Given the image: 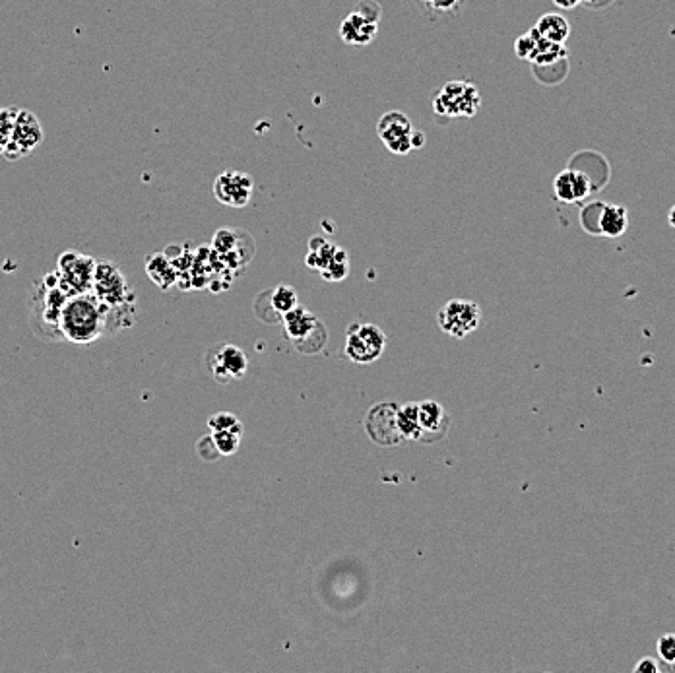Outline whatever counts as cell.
<instances>
[{
    "instance_id": "6da1fadb",
    "label": "cell",
    "mask_w": 675,
    "mask_h": 673,
    "mask_svg": "<svg viewBox=\"0 0 675 673\" xmlns=\"http://www.w3.org/2000/svg\"><path fill=\"white\" fill-rule=\"evenodd\" d=\"M61 332L70 344H94L105 336V305L92 291L68 297L61 313Z\"/></svg>"
},
{
    "instance_id": "7a4b0ae2",
    "label": "cell",
    "mask_w": 675,
    "mask_h": 673,
    "mask_svg": "<svg viewBox=\"0 0 675 673\" xmlns=\"http://www.w3.org/2000/svg\"><path fill=\"white\" fill-rule=\"evenodd\" d=\"M66 295L57 284L41 280L30 291V326L33 332L49 342L65 340L61 332V313L65 307Z\"/></svg>"
},
{
    "instance_id": "3957f363",
    "label": "cell",
    "mask_w": 675,
    "mask_h": 673,
    "mask_svg": "<svg viewBox=\"0 0 675 673\" xmlns=\"http://www.w3.org/2000/svg\"><path fill=\"white\" fill-rule=\"evenodd\" d=\"M282 322L286 328V336L291 344L301 353L321 352L326 346L328 334L322 322L301 307H293L286 315H282Z\"/></svg>"
},
{
    "instance_id": "277c9868",
    "label": "cell",
    "mask_w": 675,
    "mask_h": 673,
    "mask_svg": "<svg viewBox=\"0 0 675 673\" xmlns=\"http://www.w3.org/2000/svg\"><path fill=\"white\" fill-rule=\"evenodd\" d=\"M377 132L386 148L396 156H406L425 146V134L414 129L412 121L400 111L385 113L377 125Z\"/></svg>"
},
{
    "instance_id": "5b68a950",
    "label": "cell",
    "mask_w": 675,
    "mask_h": 673,
    "mask_svg": "<svg viewBox=\"0 0 675 673\" xmlns=\"http://www.w3.org/2000/svg\"><path fill=\"white\" fill-rule=\"evenodd\" d=\"M96 264V260L88 255L66 251L59 257L55 270L59 278V288L63 289L68 297L92 291Z\"/></svg>"
},
{
    "instance_id": "8992f818",
    "label": "cell",
    "mask_w": 675,
    "mask_h": 673,
    "mask_svg": "<svg viewBox=\"0 0 675 673\" xmlns=\"http://www.w3.org/2000/svg\"><path fill=\"white\" fill-rule=\"evenodd\" d=\"M92 293L96 295L97 301L111 305V307L136 301L134 291L130 288L125 274L115 262H109V260L97 262Z\"/></svg>"
},
{
    "instance_id": "52a82bcc",
    "label": "cell",
    "mask_w": 675,
    "mask_h": 673,
    "mask_svg": "<svg viewBox=\"0 0 675 673\" xmlns=\"http://www.w3.org/2000/svg\"><path fill=\"white\" fill-rule=\"evenodd\" d=\"M386 350L385 332L377 324H352L346 338V355L361 365L377 361Z\"/></svg>"
},
{
    "instance_id": "ba28073f",
    "label": "cell",
    "mask_w": 675,
    "mask_h": 673,
    "mask_svg": "<svg viewBox=\"0 0 675 673\" xmlns=\"http://www.w3.org/2000/svg\"><path fill=\"white\" fill-rule=\"evenodd\" d=\"M437 322L452 338H466L482 324V309L468 299H452L437 315Z\"/></svg>"
},
{
    "instance_id": "9c48e42d",
    "label": "cell",
    "mask_w": 675,
    "mask_h": 673,
    "mask_svg": "<svg viewBox=\"0 0 675 673\" xmlns=\"http://www.w3.org/2000/svg\"><path fill=\"white\" fill-rule=\"evenodd\" d=\"M43 136L45 134H43V127H41L39 119L26 109H18L12 136L8 140V146L2 154V158H6L8 161H18L30 156L33 150L43 142Z\"/></svg>"
},
{
    "instance_id": "30bf717a",
    "label": "cell",
    "mask_w": 675,
    "mask_h": 673,
    "mask_svg": "<svg viewBox=\"0 0 675 673\" xmlns=\"http://www.w3.org/2000/svg\"><path fill=\"white\" fill-rule=\"evenodd\" d=\"M433 107L447 117H474L480 107V94L468 82H450L433 101Z\"/></svg>"
},
{
    "instance_id": "8fae6325",
    "label": "cell",
    "mask_w": 675,
    "mask_h": 673,
    "mask_svg": "<svg viewBox=\"0 0 675 673\" xmlns=\"http://www.w3.org/2000/svg\"><path fill=\"white\" fill-rule=\"evenodd\" d=\"M398 406L392 402H383L373 406L365 416V431L369 439L381 447H394L404 441V435L398 429Z\"/></svg>"
},
{
    "instance_id": "7c38bea8",
    "label": "cell",
    "mask_w": 675,
    "mask_h": 673,
    "mask_svg": "<svg viewBox=\"0 0 675 673\" xmlns=\"http://www.w3.org/2000/svg\"><path fill=\"white\" fill-rule=\"evenodd\" d=\"M206 363L218 383L241 379L249 369V359L237 346H214L206 353Z\"/></svg>"
},
{
    "instance_id": "4fadbf2b",
    "label": "cell",
    "mask_w": 675,
    "mask_h": 673,
    "mask_svg": "<svg viewBox=\"0 0 675 673\" xmlns=\"http://www.w3.org/2000/svg\"><path fill=\"white\" fill-rule=\"evenodd\" d=\"M253 177L243 171H224L214 181V196L220 204L243 208L253 196Z\"/></svg>"
},
{
    "instance_id": "5bb4252c",
    "label": "cell",
    "mask_w": 675,
    "mask_h": 673,
    "mask_svg": "<svg viewBox=\"0 0 675 673\" xmlns=\"http://www.w3.org/2000/svg\"><path fill=\"white\" fill-rule=\"evenodd\" d=\"M553 191L561 202L573 204L592 193V183L579 169H565L555 177Z\"/></svg>"
},
{
    "instance_id": "9a60e30c",
    "label": "cell",
    "mask_w": 675,
    "mask_h": 673,
    "mask_svg": "<svg viewBox=\"0 0 675 673\" xmlns=\"http://www.w3.org/2000/svg\"><path fill=\"white\" fill-rule=\"evenodd\" d=\"M419 425L421 439L419 441H435L441 439L449 429V416L445 408L435 400L419 402Z\"/></svg>"
},
{
    "instance_id": "2e32d148",
    "label": "cell",
    "mask_w": 675,
    "mask_h": 673,
    "mask_svg": "<svg viewBox=\"0 0 675 673\" xmlns=\"http://www.w3.org/2000/svg\"><path fill=\"white\" fill-rule=\"evenodd\" d=\"M377 35V20L365 16L361 10L352 12L340 26V37L348 45H369Z\"/></svg>"
},
{
    "instance_id": "e0dca14e",
    "label": "cell",
    "mask_w": 675,
    "mask_h": 673,
    "mask_svg": "<svg viewBox=\"0 0 675 673\" xmlns=\"http://www.w3.org/2000/svg\"><path fill=\"white\" fill-rule=\"evenodd\" d=\"M629 227V214L623 206L602 204L598 214V235L606 237H621Z\"/></svg>"
},
{
    "instance_id": "ac0fdd59",
    "label": "cell",
    "mask_w": 675,
    "mask_h": 673,
    "mask_svg": "<svg viewBox=\"0 0 675 673\" xmlns=\"http://www.w3.org/2000/svg\"><path fill=\"white\" fill-rule=\"evenodd\" d=\"M146 274L163 291L171 289L177 284V268L173 266V262L169 260V257L163 255V253L150 255V257L146 258Z\"/></svg>"
},
{
    "instance_id": "d6986e66",
    "label": "cell",
    "mask_w": 675,
    "mask_h": 673,
    "mask_svg": "<svg viewBox=\"0 0 675 673\" xmlns=\"http://www.w3.org/2000/svg\"><path fill=\"white\" fill-rule=\"evenodd\" d=\"M538 33L551 41V43H559L563 45L571 33V28H569V22L561 16V14H544L540 20H538V26H536Z\"/></svg>"
},
{
    "instance_id": "ffe728a7",
    "label": "cell",
    "mask_w": 675,
    "mask_h": 673,
    "mask_svg": "<svg viewBox=\"0 0 675 673\" xmlns=\"http://www.w3.org/2000/svg\"><path fill=\"white\" fill-rule=\"evenodd\" d=\"M398 429L404 435V439L419 441L421 439V425H419V408L416 402H408L402 408H398Z\"/></svg>"
},
{
    "instance_id": "44dd1931",
    "label": "cell",
    "mask_w": 675,
    "mask_h": 673,
    "mask_svg": "<svg viewBox=\"0 0 675 673\" xmlns=\"http://www.w3.org/2000/svg\"><path fill=\"white\" fill-rule=\"evenodd\" d=\"M348 274H350L348 251H344V249L338 247L336 255L330 260V264L322 270L321 276L324 280H328V282H342Z\"/></svg>"
},
{
    "instance_id": "7402d4cb",
    "label": "cell",
    "mask_w": 675,
    "mask_h": 673,
    "mask_svg": "<svg viewBox=\"0 0 675 673\" xmlns=\"http://www.w3.org/2000/svg\"><path fill=\"white\" fill-rule=\"evenodd\" d=\"M270 301H272V307L276 309V313L282 317L293 307H297V293L290 286H276L270 291Z\"/></svg>"
},
{
    "instance_id": "603a6c76",
    "label": "cell",
    "mask_w": 675,
    "mask_h": 673,
    "mask_svg": "<svg viewBox=\"0 0 675 673\" xmlns=\"http://www.w3.org/2000/svg\"><path fill=\"white\" fill-rule=\"evenodd\" d=\"M239 235V229H220L216 235H214V243H212V249L216 251V255L220 257H225L229 255L231 251H235V247L239 245L241 239H237Z\"/></svg>"
},
{
    "instance_id": "cb8c5ba5",
    "label": "cell",
    "mask_w": 675,
    "mask_h": 673,
    "mask_svg": "<svg viewBox=\"0 0 675 673\" xmlns=\"http://www.w3.org/2000/svg\"><path fill=\"white\" fill-rule=\"evenodd\" d=\"M208 427L210 431H233V433H239L243 435V423L241 419L233 414H227V412H220V414H214V416L208 419Z\"/></svg>"
},
{
    "instance_id": "d4e9b609",
    "label": "cell",
    "mask_w": 675,
    "mask_h": 673,
    "mask_svg": "<svg viewBox=\"0 0 675 673\" xmlns=\"http://www.w3.org/2000/svg\"><path fill=\"white\" fill-rule=\"evenodd\" d=\"M538 37H540V33H538L536 28L530 30L528 33H524V35H520L515 43L516 55L520 59L532 63V59L536 55V49H538Z\"/></svg>"
},
{
    "instance_id": "484cf974",
    "label": "cell",
    "mask_w": 675,
    "mask_h": 673,
    "mask_svg": "<svg viewBox=\"0 0 675 673\" xmlns=\"http://www.w3.org/2000/svg\"><path fill=\"white\" fill-rule=\"evenodd\" d=\"M241 437L243 435L233 433V431H214L212 433V439H214V443H216V447H218L222 456L235 454L241 447Z\"/></svg>"
},
{
    "instance_id": "4316f807",
    "label": "cell",
    "mask_w": 675,
    "mask_h": 673,
    "mask_svg": "<svg viewBox=\"0 0 675 673\" xmlns=\"http://www.w3.org/2000/svg\"><path fill=\"white\" fill-rule=\"evenodd\" d=\"M16 115H18L16 107H2L0 109V156L4 154V150L8 146V140L12 136Z\"/></svg>"
},
{
    "instance_id": "83f0119b",
    "label": "cell",
    "mask_w": 675,
    "mask_h": 673,
    "mask_svg": "<svg viewBox=\"0 0 675 673\" xmlns=\"http://www.w3.org/2000/svg\"><path fill=\"white\" fill-rule=\"evenodd\" d=\"M656 652H658V660H660V672H664V668L674 666L675 664V633H668L664 637H660V641L656 644Z\"/></svg>"
},
{
    "instance_id": "f1b7e54d",
    "label": "cell",
    "mask_w": 675,
    "mask_h": 673,
    "mask_svg": "<svg viewBox=\"0 0 675 673\" xmlns=\"http://www.w3.org/2000/svg\"><path fill=\"white\" fill-rule=\"evenodd\" d=\"M196 450H198L200 458H202V460H208V462H214V460H218V458L222 456L220 450L216 447V443H214V439H212V435L200 439V441L196 443Z\"/></svg>"
},
{
    "instance_id": "f546056e",
    "label": "cell",
    "mask_w": 675,
    "mask_h": 673,
    "mask_svg": "<svg viewBox=\"0 0 675 673\" xmlns=\"http://www.w3.org/2000/svg\"><path fill=\"white\" fill-rule=\"evenodd\" d=\"M635 672L637 673H643V672H654V673H660V662H654L652 658H643L635 668H633Z\"/></svg>"
},
{
    "instance_id": "4dcf8cb0",
    "label": "cell",
    "mask_w": 675,
    "mask_h": 673,
    "mask_svg": "<svg viewBox=\"0 0 675 673\" xmlns=\"http://www.w3.org/2000/svg\"><path fill=\"white\" fill-rule=\"evenodd\" d=\"M553 2H555V6H559L563 10H573L580 0H553Z\"/></svg>"
},
{
    "instance_id": "1f68e13d",
    "label": "cell",
    "mask_w": 675,
    "mask_h": 673,
    "mask_svg": "<svg viewBox=\"0 0 675 673\" xmlns=\"http://www.w3.org/2000/svg\"><path fill=\"white\" fill-rule=\"evenodd\" d=\"M668 224L672 225L675 229V204L672 206V210H670V214H668Z\"/></svg>"
},
{
    "instance_id": "d6a6232c",
    "label": "cell",
    "mask_w": 675,
    "mask_h": 673,
    "mask_svg": "<svg viewBox=\"0 0 675 673\" xmlns=\"http://www.w3.org/2000/svg\"><path fill=\"white\" fill-rule=\"evenodd\" d=\"M664 672L675 673V664H674V666H668V668H664Z\"/></svg>"
},
{
    "instance_id": "836d02e7",
    "label": "cell",
    "mask_w": 675,
    "mask_h": 673,
    "mask_svg": "<svg viewBox=\"0 0 675 673\" xmlns=\"http://www.w3.org/2000/svg\"><path fill=\"white\" fill-rule=\"evenodd\" d=\"M580 2H586V4H594L596 0H580Z\"/></svg>"
}]
</instances>
